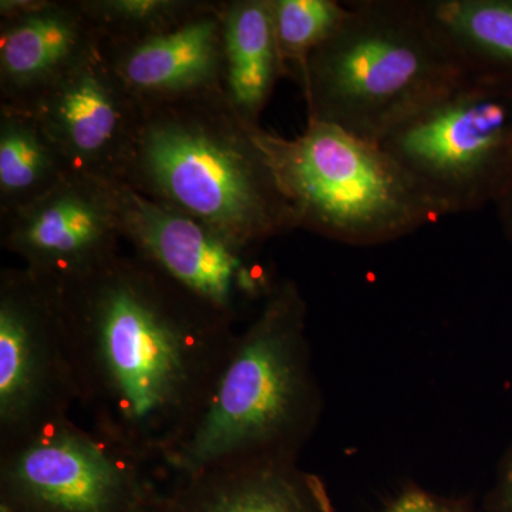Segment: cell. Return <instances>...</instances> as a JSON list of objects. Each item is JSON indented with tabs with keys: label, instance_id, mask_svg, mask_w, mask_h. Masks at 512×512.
Segmentation results:
<instances>
[{
	"label": "cell",
	"instance_id": "obj_7",
	"mask_svg": "<svg viewBox=\"0 0 512 512\" xmlns=\"http://www.w3.org/2000/svg\"><path fill=\"white\" fill-rule=\"evenodd\" d=\"M153 461L70 416L0 443V501L16 512H157Z\"/></svg>",
	"mask_w": 512,
	"mask_h": 512
},
{
	"label": "cell",
	"instance_id": "obj_2",
	"mask_svg": "<svg viewBox=\"0 0 512 512\" xmlns=\"http://www.w3.org/2000/svg\"><path fill=\"white\" fill-rule=\"evenodd\" d=\"M320 413L308 305L298 284L282 279L238 333L200 416L165 466L191 476L217 467L298 461Z\"/></svg>",
	"mask_w": 512,
	"mask_h": 512
},
{
	"label": "cell",
	"instance_id": "obj_21",
	"mask_svg": "<svg viewBox=\"0 0 512 512\" xmlns=\"http://www.w3.org/2000/svg\"><path fill=\"white\" fill-rule=\"evenodd\" d=\"M485 511L512 512V444L501 458L493 487L485 498Z\"/></svg>",
	"mask_w": 512,
	"mask_h": 512
},
{
	"label": "cell",
	"instance_id": "obj_1",
	"mask_svg": "<svg viewBox=\"0 0 512 512\" xmlns=\"http://www.w3.org/2000/svg\"><path fill=\"white\" fill-rule=\"evenodd\" d=\"M52 281L77 403L94 429L167 463L234 348V323L137 254Z\"/></svg>",
	"mask_w": 512,
	"mask_h": 512
},
{
	"label": "cell",
	"instance_id": "obj_14",
	"mask_svg": "<svg viewBox=\"0 0 512 512\" xmlns=\"http://www.w3.org/2000/svg\"><path fill=\"white\" fill-rule=\"evenodd\" d=\"M178 478L157 512H336L326 485L298 461L217 467Z\"/></svg>",
	"mask_w": 512,
	"mask_h": 512
},
{
	"label": "cell",
	"instance_id": "obj_22",
	"mask_svg": "<svg viewBox=\"0 0 512 512\" xmlns=\"http://www.w3.org/2000/svg\"><path fill=\"white\" fill-rule=\"evenodd\" d=\"M493 207L497 212L498 224L503 229L505 238L512 244V174Z\"/></svg>",
	"mask_w": 512,
	"mask_h": 512
},
{
	"label": "cell",
	"instance_id": "obj_20",
	"mask_svg": "<svg viewBox=\"0 0 512 512\" xmlns=\"http://www.w3.org/2000/svg\"><path fill=\"white\" fill-rule=\"evenodd\" d=\"M384 512H470L464 498L443 497L420 488L404 491Z\"/></svg>",
	"mask_w": 512,
	"mask_h": 512
},
{
	"label": "cell",
	"instance_id": "obj_10",
	"mask_svg": "<svg viewBox=\"0 0 512 512\" xmlns=\"http://www.w3.org/2000/svg\"><path fill=\"white\" fill-rule=\"evenodd\" d=\"M97 37L72 69L30 107L72 173L121 183L143 117Z\"/></svg>",
	"mask_w": 512,
	"mask_h": 512
},
{
	"label": "cell",
	"instance_id": "obj_6",
	"mask_svg": "<svg viewBox=\"0 0 512 512\" xmlns=\"http://www.w3.org/2000/svg\"><path fill=\"white\" fill-rule=\"evenodd\" d=\"M377 146L444 217L494 205L512 174V86L466 74Z\"/></svg>",
	"mask_w": 512,
	"mask_h": 512
},
{
	"label": "cell",
	"instance_id": "obj_3",
	"mask_svg": "<svg viewBox=\"0 0 512 512\" xmlns=\"http://www.w3.org/2000/svg\"><path fill=\"white\" fill-rule=\"evenodd\" d=\"M123 181L251 247L295 218L248 123L222 92L143 104Z\"/></svg>",
	"mask_w": 512,
	"mask_h": 512
},
{
	"label": "cell",
	"instance_id": "obj_8",
	"mask_svg": "<svg viewBox=\"0 0 512 512\" xmlns=\"http://www.w3.org/2000/svg\"><path fill=\"white\" fill-rule=\"evenodd\" d=\"M124 241L134 254L231 323L271 295L279 279L259 247L114 183Z\"/></svg>",
	"mask_w": 512,
	"mask_h": 512
},
{
	"label": "cell",
	"instance_id": "obj_9",
	"mask_svg": "<svg viewBox=\"0 0 512 512\" xmlns=\"http://www.w3.org/2000/svg\"><path fill=\"white\" fill-rule=\"evenodd\" d=\"M76 386L52 279L0 272V443L70 416Z\"/></svg>",
	"mask_w": 512,
	"mask_h": 512
},
{
	"label": "cell",
	"instance_id": "obj_11",
	"mask_svg": "<svg viewBox=\"0 0 512 512\" xmlns=\"http://www.w3.org/2000/svg\"><path fill=\"white\" fill-rule=\"evenodd\" d=\"M0 221L2 248L50 279L93 271L120 254L124 241L114 183L76 173Z\"/></svg>",
	"mask_w": 512,
	"mask_h": 512
},
{
	"label": "cell",
	"instance_id": "obj_15",
	"mask_svg": "<svg viewBox=\"0 0 512 512\" xmlns=\"http://www.w3.org/2000/svg\"><path fill=\"white\" fill-rule=\"evenodd\" d=\"M222 19L225 96L248 123L259 124L276 82L286 74L271 0H225Z\"/></svg>",
	"mask_w": 512,
	"mask_h": 512
},
{
	"label": "cell",
	"instance_id": "obj_18",
	"mask_svg": "<svg viewBox=\"0 0 512 512\" xmlns=\"http://www.w3.org/2000/svg\"><path fill=\"white\" fill-rule=\"evenodd\" d=\"M94 32L109 43L163 35L183 25L211 0H79Z\"/></svg>",
	"mask_w": 512,
	"mask_h": 512
},
{
	"label": "cell",
	"instance_id": "obj_16",
	"mask_svg": "<svg viewBox=\"0 0 512 512\" xmlns=\"http://www.w3.org/2000/svg\"><path fill=\"white\" fill-rule=\"evenodd\" d=\"M468 76L512 86V0H419Z\"/></svg>",
	"mask_w": 512,
	"mask_h": 512
},
{
	"label": "cell",
	"instance_id": "obj_13",
	"mask_svg": "<svg viewBox=\"0 0 512 512\" xmlns=\"http://www.w3.org/2000/svg\"><path fill=\"white\" fill-rule=\"evenodd\" d=\"M224 2L211 0L163 35L121 43L100 37L117 73L141 103L224 92Z\"/></svg>",
	"mask_w": 512,
	"mask_h": 512
},
{
	"label": "cell",
	"instance_id": "obj_12",
	"mask_svg": "<svg viewBox=\"0 0 512 512\" xmlns=\"http://www.w3.org/2000/svg\"><path fill=\"white\" fill-rule=\"evenodd\" d=\"M97 37L79 0H2L0 104L30 109Z\"/></svg>",
	"mask_w": 512,
	"mask_h": 512
},
{
	"label": "cell",
	"instance_id": "obj_23",
	"mask_svg": "<svg viewBox=\"0 0 512 512\" xmlns=\"http://www.w3.org/2000/svg\"><path fill=\"white\" fill-rule=\"evenodd\" d=\"M0 512H16V511L13 510L12 507H9L8 504L2 503V501H0Z\"/></svg>",
	"mask_w": 512,
	"mask_h": 512
},
{
	"label": "cell",
	"instance_id": "obj_17",
	"mask_svg": "<svg viewBox=\"0 0 512 512\" xmlns=\"http://www.w3.org/2000/svg\"><path fill=\"white\" fill-rule=\"evenodd\" d=\"M70 173L32 110L0 104V218L33 204Z\"/></svg>",
	"mask_w": 512,
	"mask_h": 512
},
{
	"label": "cell",
	"instance_id": "obj_4",
	"mask_svg": "<svg viewBox=\"0 0 512 512\" xmlns=\"http://www.w3.org/2000/svg\"><path fill=\"white\" fill-rule=\"evenodd\" d=\"M309 57L308 119L377 144L400 121L466 76L419 0H357Z\"/></svg>",
	"mask_w": 512,
	"mask_h": 512
},
{
	"label": "cell",
	"instance_id": "obj_19",
	"mask_svg": "<svg viewBox=\"0 0 512 512\" xmlns=\"http://www.w3.org/2000/svg\"><path fill=\"white\" fill-rule=\"evenodd\" d=\"M276 40L286 74L299 84L309 57L349 18V2L336 0H271Z\"/></svg>",
	"mask_w": 512,
	"mask_h": 512
},
{
	"label": "cell",
	"instance_id": "obj_5",
	"mask_svg": "<svg viewBox=\"0 0 512 512\" xmlns=\"http://www.w3.org/2000/svg\"><path fill=\"white\" fill-rule=\"evenodd\" d=\"M254 137L295 218L350 247H376L444 218L410 175L377 144L308 119L286 138L254 126Z\"/></svg>",
	"mask_w": 512,
	"mask_h": 512
}]
</instances>
